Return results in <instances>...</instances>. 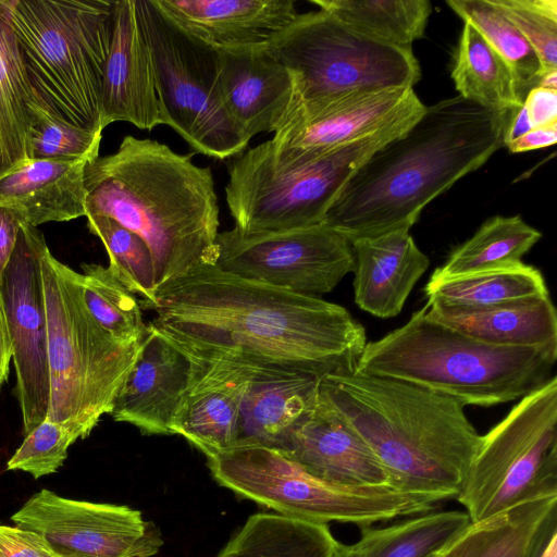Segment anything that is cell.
Returning <instances> with one entry per match:
<instances>
[{"instance_id": "6da1fadb", "label": "cell", "mask_w": 557, "mask_h": 557, "mask_svg": "<svg viewBox=\"0 0 557 557\" xmlns=\"http://www.w3.org/2000/svg\"><path fill=\"white\" fill-rule=\"evenodd\" d=\"M150 322L191 359L305 371H355L363 326L342 306L246 280L214 264L160 287Z\"/></svg>"}, {"instance_id": "7a4b0ae2", "label": "cell", "mask_w": 557, "mask_h": 557, "mask_svg": "<svg viewBox=\"0 0 557 557\" xmlns=\"http://www.w3.org/2000/svg\"><path fill=\"white\" fill-rule=\"evenodd\" d=\"M513 113L460 96L425 107L403 135L376 150L348 180L323 224L350 243L409 231L421 211L504 146Z\"/></svg>"}, {"instance_id": "3957f363", "label": "cell", "mask_w": 557, "mask_h": 557, "mask_svg": "<svg viewBox=\"0 0 557 557\" xmlns=\"http://www.w3.org/2000/svg\"><path fill=\"white\" fill-rule=\"evenodd\" d=\"M193 154L127 135L115 152L86 164V216L110 218L147 244L157 290L216 258L214 178Z\"/></svg>"}, {"instance_id": "277c9868", "label": "cell", "mask_w": 557, "mask_h": 557, "mask_svg": "<svg viewBox=\"0 0 557 557\" xmlns=\"http://www.w3.org/2000/svg\"><path fill=\"white\" fill-rule=\"evenodd\" d=\"M320 394L372 449L391 486L456 499L481 440L461 403L356 371L323 375Z\"/></svg>"}, {"instance_id": "5b68a950", "label": "cell", "mask_w": 557, "mask_h": 557, "mask_svg": "<svg viewBox=\"0 0 557 557\" xmlns=\"http://www.w3.org/2000/svg\"><path fill=\"white\" fill-rule=\"evenodd\" d=\"M557 344L497 346L430 318L424 306L400 327L366 344L355 371L405 381L463 406L521 399L554 375Z\"/></svg>"}, {"instance_id": "8992f818", "label": "cell", "mask_w": 557, "mask_h": 557, "mask_svg": "<svg viewBox=\"0 0 557 557\" xmlns=\"http://www.w3.org/2000/svg\"><path fill=\"white\" fill-rule=\"evenodd\" d=\"M36 99L53 115L102 133L101 90L111 0H4Z\"/></svg>"}, {"instance_id": "52a82bcc", "label": "cell", "mask_w": 557, "mask_h": 557, "mask_svg": "<svg viewBox=\"0 0 557 557\" xmlns=\"http://www.w3.org/2000/svg\"><path fill=\"white\" fill-rule=\"evenodd\" d=\"M41 269L47 314L50 404L46 419L87 437L134 367L141 342L111 337L87 310L81 274L60 262L49 248Z\"/></svg>"}, {"instance_id": "ba28073f", "label": "cell", "mask_w": 557, "mask_h": 557, "mask_svg": "<svg viewBox=\"0 0 557 557\" xmlns=\"http://www.w3.org/2000/svg\"><path fill=\"white\" fill-rule=\"evenodd\" d=\"M207 466L212 478L235 494L280 515L315 523H350L363 529L430 512L446 502L391 485L329 482L280 451L261 446H235L207 456Z\"/></svg>"}, {"instance_id": "9c48e42d", "label": "cell", "mask_w": 557, "mask_h": 557, "mask_svg": "<svg viewBox=\"0 0 557 557\" xmlns=\"http://www.w3.org/2000/svg\"><path fill=\"white\" fill-rule=\"evenodd\" d=\"M421 115L403 119L297 168H277L268 141L237 154L227 165L225 186L234 228L251 234L323 223L329 208L354 173Z\"/></svg>"}, {"instance_id": "30bf717a", "label": "cell", "mask_w": 557, "mask_h": 557, "mask_svg": "<svg viewBox=\"0 0 557 557\" xmlns=\"http://www.w3.org/2000/svg\"><path fill=\"white\" fill-rule=\"evenodd\" d=\"M268 48L292 73L297 102L413 88L421 77L411 48L371 38L321 9L298 13Z\"/></svg>"}, {"instance_id": "8fae6325", "label": "cell", "mask_w": 557, "mask_h": 557, "mask_svg": "<svg viewBox=\"0 0 557 557\" xmlns=\"http://www.w3.org/2000/svg\"><path fill=\"white\" fill-rule=\"evenodd\" d=\"M557 494V376L524 396L481 440L456 499L479 522Z\"/></svg>"}, {"instance_id": "7c38bea8", "label": "cell", "mask_w": 557, "mask_h": 557, "mask_svg": "<svg viewBox=\"0 0 557 557\" xmlns=\"http://www.w3.org/2000/svg\"><path fill=\"white\" fill-rule=\"evenodd\" d=\"M149 47L164 125L194 150L218 160L250 139L231 120L218 84V50L182 29L152 0H135Z\"/></svg>"}, {"instance_id": "4fadbf2b", "label": "cell", "mask_w": 557, "mask_h": 557, "mask_svg": "<svg viewBox=\"0 0 557 557\" xmlns=\"http://www.w3.org/2000/svg\"><path fill=\"white\" fill-rule=\"evenodd\" d=\"M214 265L236 276L319 297L355 270L351 243L321 223L245 234L219 233Z\"/></svg>"}, {"instance_id": "5bb4252c", "label": "cell", "mask_w": 557, "mask_h": 557, "mask_svg": "<svg viewBox=\"0 0 557 557\" xmlns=\"http://www.w3.org/2000/svg\"><path fill=\"white\" fill-rule=\"evenodd\" d=\"M42 233L23 221L14 251L0 278L16 373V396L26 435L41 423L50 404Z\"/></svg>"}, {"instance_id": "9a60e30c", "label": "cell", "mask_w": 557, "mask_h": 557, "mask_svg": "<svg viewBox=\"0 0 557 557\" xmlns=\"http://www.w3.org/2000/svg\"><path fill=\"white\" fill-rule=\"evenodd\" d=\"M11 520L38 533L57 557H152L163 545L160 529L139 510L74 500L45 488Z\"/></svg>"}, {"instance_id": "2e32d148", "label": "cell", "mask_w": 557, "mask_h": 557, "mask_svg": "<svg viewBox=\"0 0 557 557\" xmlns=\"http://www.w3.org/2000/svg\"><path fill=\"white\" fill-rule=\"evenodd\" d=\"M413 88L345 95L321 102H297L268 140L277 168L292 169L372 135L425 110Z\"/></svg>"}, {"instance_id": "e0dca14e", "label": "cell", "mask_w": 557, "mask_h": 557, "mask_svg": "<svg viewBox=\"0 0 557 557\" xmlns=\"http://www.w3.org/2000/svg\"><path fill=\"white\" fill-rule=\"evenodd\" d=\"M193 374V359L148 323L140 354L117 391L110 414L143 434L172 435V423Z\"/></svg>"}, {"instance_id": "ac0fdd59", "label": "cell", "mask_w": 557, "mask_h": 557, "mask_svg": "<svg viewBox=\"0 0 557 557\" xmlns=\"http://www.w3.org/2000/svg\"><path fill=\"white\" fill-rule=\"evenodd\" d=\"M216 50L220 97L231 120L249 139L275 132L295 103L292 73L268 44Z\"/></svg>"}, {"instance_id": "d6986e66", "label": "cell", "mask_w": 557, "mask_h": 557, "mask_svg": "<svg viewBox=\"0 0 557 557\" xmlns=\"http://www.w3.org/2000/svg\"><path fill=\"white\" fill-rule=\"evenodd\" d=\"M101 111L103 129L114 122H127L147 131L164 124L151 55L135 0L114 1Z\"/></svg>"}, {"instance_id": "ffe728a7", "label": "cell", "mask_w": 557, "mask_h": 557, "mask_svg": "<svg viewBox=\"0 0 557 557\" xmlns=\"http://www.w3.org/2000/svg\"><path fill=\"white\" fill-rule=\"evenodd\" d=\"M244 366L246 383L235 446H261L284 453L295 432L314 410L322 376Z\"/></svg>"}, {"instance_id": "44dd1931", "label": "cell", "mask_w": 557, "mask_h": 557, "mask_svg": "<svg viewBox=\"0 0 557 557\" xmlns=\"http://www.w3.org/2000/svg\"><path fill=\"white\" fill-rule=\"evenodd\" d=\"M313 475L346 485H389L368 444L320 394L314 410L281 453Z\"/></svg>"}, {"instance_id": "7402d4cb", "label": "cell", "mask_w": 557, "mask_h": 557, "mask_svg": "<svg viewBox=\"0 0 557 557\" xmlns=\"http://www.w3.org/2000/svg\"><path fill=\"white\" fill-rule=\"evenodd\" d=\"M193 362L191 383L171 434L183 436L207 457L236 445L246 367L222 360Z\"/></svg>"}, {"instance_id": "603a6c76", "label": "cell", "mask_w": 557, "mask_h": 557, "mask_svg": "<svg viewBox=\"0 0 557 557\" xmlns=\"http://www.w3.org/2000/svg\"><path fill=\"white\" fill-rule=\"evenodd\" d=\"M182 29L216 48L268 44L296 15L295 0H152Z\"/></svg>"}, {"instance_id": "cb8c5ba5", "label": "cell", "mask_w": 557, "mask_h": 557, "mask_svg": "<svg viewBox=\"0 0 557 557\" xmlns=\"http://www.w3.org/2000/svg\"><path fill=\"white\" fill-rule=\"evenodd\" d=\"M355 302L377 318L397 315L430 260L409 231L398 230L351 242Z\"/></svg>"}, {"instance_id": "d4e9b609", "label": "cell", "mask_w": 557, "mask_h": 557, "mask_svg": "<svg viewBox=\"0 0 557 557\" xmlns=\"http://www.w3.org/2000/svg\"><path fill=\"white\" fill-rule=\"evenodd\" d=\"M86 160H30L0 177V207L34 226L86 216Z\"/></svg>"}, {"instance_id": "484cf974", "label": "cell", "mask_w": 557, "mask_h": 557, "mask_svg": "<svg viewBox=\"0 0 557 557\" xmlns=\"http://www.w3.org/2000/svg\"><path fill=\"white\" fill-rule=\"evenodd\" d=\"M557 494L528 498L506 511L470 522L434 557H539L557 531Z\"/></svg>"}, {"instance_id": "4316f807", "label": "cell", "mask_w": 557, "mask_h": 557, "mask_svg": "<svg viewBox=\"0 0 557 557\" xmlns=\"http://www.w3.org/2000/svg\"><path fill=\"white\" fill-rule=\"evenodd\" d=\"M433 320L497 346L557 344V314L549 295L482 308L426 304Z\"/></svg>"}, {"instance_id": "83f0119b", "label": "cell", "mask_w": 557, "mask_h": 557, "mask_svg": "<svg viewBox=\"0 0 557 557\" xmlns=\"http://www.w3.org/2000/svg\"><path fill=\"white\" fill-rule=\"evenodd\" d=\"M34 97L8 8L0 0V177L30 161L28 103Z\"/></svg>"}, {"instance_id": "f1b7e54d", "label": "cell", "mask_w": 557, "mask_h": 557, "mask_svg": "<svg viewBox=\"0 0 557 557\" xmlns=\"http://www.w3.org/2000/svg\"><path fill=\"white\" fill-rule=\"evenodd\" d=\"M339 542L329 524L280 513H255L216 557H335Z\"/></svg>"}, {"instance_id": "f546056e", "label": "cell", "mask_w": 557, "mask_h": 557, "mask_svg": "<svg viewBox=\"0 0 557 557\" xmlns=\"http://www.w3.org/2000/svg\"><path fill=\"white\" fill-rule=\"evenodd\" d=\"M470 523L461 510H433L388 525L360 529L352 544L339 543L335 557H428Z\"/></svg>"}, {"instance_id": "4dcf8cb0", "label": "cell", "mask_w": 557, "mask_h": 557, "mask_svg": "<svg viewBox=\"0 0 557 557\" xmlns=\"http://www.w3.org/2000/svg\"><path fill=\"white\" fill-rule=\"evenodd\" d=\"M451 78L460 97L485 109L515 113L523 104L510 67L468 23H463Z\"/></svg>"}, {"instance_id": "1f68e13d", "label": "cell", "mask_w": 557, "mask_h": 557, "mask_svg": "<svg viewBox=\"0 0 557 557\" xmlns=\"http://www.w3.org/2000/svg\"><path fill=\"white\" fill-rule=\"evenodd\" d=\"M541 237L540 231L518 215L494 216L457 247L431 278L444 280L517 267L523 263V256Z\"/></svg>"}, {"instance_id": "d6a6232c", "label": "cell", "mask_w": 557, "mask_h": 557, "mask_svg": "<svg viewBox=\"0 0 557 557\" xmlns=\"http://www.w3.org/2000/svg\"><path fill=\"white\" fill-rule=\"evenodd\" d=\"M424 292L428 304L458 308L491 307L549 295L542 273L524 263L444 280L430 278Z\"/></svg>"}, {"instance_id": "836d02e7", "label": "cell", "mask_w": 557, "mask_h": 557, "mask_svg": "<svg viewBox=\"0 0 557 557\" xmlns=\"http://www.w3.org/2000/svg\"><path fill=\"white\" fill-rule=\"evenodd\" d=\"M354 29L382 42L411 48L432 13L429 0H310Z\"/></svg>"}, {"instance_id": "e575fe53", "label": "cell", "mask_w": 557, "mask_h": 557, "mask_svg": "<svg viewBox=\"0 0 557 557\" xmlns=\"http://www.w3.org/2000/svg\"><path fill=\"white\" fill-rule=\"evenodd\" d=\"M446 3L504 59L524 99L536 87L542 67L534 49L519 29L491 0H447Z\"/></svg>"}, {"instance_id": "d590c367", "label": "cell", "mask_w": 557, "mask_h": 557, "mask_svg": "<svg viewBox=\"0 0 557 557\" xmlns=\"http://www.w3.org/2000/svg\"><path fill=\"white\" fill-rule=\"evenodd\" d=\"M81 274L84 304L95 321L111 337L123 344L141 342L147 324L141 304L101 264L83 263Z\"/></svg>"}, {"instance_id": "8d00e7d4", "label": "cell", "mask_w": 557, "mask_h": 557, "mask_svg": "<svg viewBox=\"0 0 557 557\" xmlns=\"http://www.w3.org/2000/svg\"><path fill=\"white\" fill-rule=\"evenodd\" d=\"M91 234L100 238L109 256V269L134 295L141 307L149 309L156 301V271L152 253L147 244L134 232L114 220L87 215Z\"/></svg>"}, {"instance_id": "74e56055", "label": "cell", "mask_w": 557, "mask_h": 557, "mask_svg": "<svg viewBox=\"0 0 557 557\" xmlns=\"http://www.w3.org/2000/svg\"><path fill=\"white\" fill-rule=\"evenodd\" d=\"M30 160H86L99 157L102 133L90 132L51 114L34 97L28 103Z\"/></svg>"}, {"instance_id": "f35d334b", "label": "cell", "mask_w": 557, "mask_h": 557, "mask_svg": "<svg viewBox=\"0 0 557 557\" xmlns=\"http://www.w3.org/2000/svg\"><path fill=\"white\" fill-rule=\"evenodd\" d=\"M491 2L519 29L534 49L542 74L557 70V0Z\"/></svg>"}, {"instance_id": "ab89813d", "label": "cell", "mask_w": 557, "mask_h": 557, "mask_svg": "<svg viewBox=\"0 0 557 557\" xmlns=\"http://www.w3.org/2000/svg\"><path fill=\"white\" fill-rule=\"evenodd\" d=\"M78 438L72 429L45 419L25 435L7 467L28 472L35 479L53 473L66 459L67 448Z\"/></svg>"}, {"instance_id": "60d3db41", "label": "cell", "mask_w": 557, "mask_h": 557, "mask_svg": "<svg viewBox=\"0 0 557 557\" xmlns=\"http://www.w3.org/2000/svg\"><path fill=\"white\" fill-rule=\"evenodd\" d=\"M0 557H57L36 532L0 524Z\"/></svg>"}, {"instance_id": "b9f144b4", "label": "cell", "mask_w": 557, "mask_h": 557, "mask_svg": "<svg viewBox=\"0 0 557 557\" xmlns=\"http://www.w3.org/2000/svg\"><path fill=\"white\" fill-rule=\"evenodd\" d=\"M523 107L533 128L557 123V90L534 87L524 97Z\"/></svg>"}, {"instance_id": "7bdbcfd3", "label": "cell", "mask_w": 557, "mask_h": 557, "mask_svg": "<svg viewBox=\"0 0 557 557\" xmlns=\"http://www.w3.org/2000/svg\"><path fill=\"white\" fill-rule=\"evenodd\" d=\"M23 221L13 209L0 207V278L14 251Z\"/></svg>"}, {"instance_id": "ee69618b", "label": "cell", "mask_w": 557, "mask_h": 557, "mask_svg": "<svg viewBox=\"0 0 557 557\" xmlns=\"http://www.w3.org/2000/svg\"><path fill=\"white\" fill-rule=\"evenodd\" d=\"M557 141V123L534 127L504 146L513 153L547 148Z\"/></svg>"}, {"instance_id": "f6af8a7d", "label": "cell", "mask_w": 557, "mask_h": 557, "mask_svg": "<svg viewBox=\"0 0 557 557\" xmlns=\"http://www.w3.org/2000/svg\"><path fill=\"white\" fill-rule=\"evenodd\" d=\"M12 358V345L2 298L0 295V388L7 381Z\"/></svg>"}, {"instance_id": "bcb514c9", "label": "cell", "mask_w": 557, "mask_h": 557, "mask_svg": "<svg viewBox=\"0 0 557 557\" xmlns=\"http://www.w3.org/2000/svg\"><path fill=\"white\" fill-rule=\"evenodd\" d=\"M532 128L533 126L529 120L525 108L522 104V107L518 111H516L510 117V121L505 133L504 145L510 140H513L522 136Z\"/></svg>"}, {"instance_id": "7dc6e473", "label": "cell", "mask_w": 557, "mask_h": 557, "mask_svg": "<svg viewBox=\"0 0 557 557\" xmlns=\"http://www.w3.org/2000/svg\"><path fill=\"white\" fill-rule=\"evenodd\" d=\"M536 87L557 90V70L543 73L539 77Z\"/></svg>"}, {"instance_id": "c3c4849f", "label": "cell", "mask_w": 557, "mask_h": 557, "mask_svg": "<svg viewBox=\"0 0 557 557\" xmlns=\"http://www.w3.org/2000/svg\"><path fill=\"white\" fill-rule=\"evenodd\" d=\"M539 557H557V531L552 534Z\"/></svg>"}, {"instance_id": "681fc988", "label": "cell", "mask_w": 557, "mask_h": 557, "mask_svg": "<svg viewBox=\"0 0 557 557\" xmlns=\"http://www.w3.org/2000/svg\"><path fill=\"white\" fill-rule=\"evenodd\" d=\"M435 553H436V552H435ZM435 553H433V554L429 555L428 557H434V554H435Z\"/></svg>"}]
</instances>
